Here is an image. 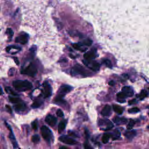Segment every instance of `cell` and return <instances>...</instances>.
<instances>
[{"label": "cell", "mask_w": 149, "mask_h": 149, "mask_svg": "<svg viewBox=\"0 0 149 149\" xmlns=\"http://www.w3.org/2000/svg\"><path fill=\"white\" fill-rule=\"evenodd\" d=\"M117 97H118V99H125V98L126 97L125 95L124 94V93L122 92L118 93Z\"/></svg>", "instance_id": "836d02e7"}, {"label": "cell", "mask_w": 149, "mask_h": 149, "mask_svg": "<svg viewBox=\"0 0 149 149\" xmlns=\"http://www.w3.org/2000/svg\"><path fill=\"white\" fill-rule=\"evenodd\" d=\"M15 110L17 111H25V109H26V106L25 104H24L23 103H17V104L15 105L14 106Z\"/></svg>", "instance_id": "2e32d148"}, {"label": "cell", "mask_w": 149, "mask_h": 149, "mask_svg": "<svg viewBox=\"0 0 149 149\" xmlns=\"http://www.w3.org/2000/svg\"><path fill=\"white\" fill-rule=\"evenodd\" d=\"M57 115L58 117H62L64 116V113L61 110H58L57 111Z\"/></svg>", "instance_id": "e575fe53"}, {"label": "cell", "mask_w": 149, "mask_h": 149, "mask_svg": "<svg viewBox=\"0 0 149 149\" xmlns=\"http://www.w3.org/2000/svg\"><path fill=\"white\" fill-rule=\"evenodd\" d=\"M92 40L89 39V38L84 40L82 42H80L81 44L83 45H86V46H90V45L92 44Z\"/></svg>", "instance_id": "d4e9b609"}, {"label": "cell", "mask_w": 149, "mask_h": 149, "mask_svg": "<svg viewBox=\"0 0 149 149\" xmlns=\"http://www.w3.org/2000/svg\"><path fill=\"white\" fill-rule=\"evenodd\" d=\"M136 103V100L135 99H133L132 100H130L129 101V105H132V104H135Z\"/></svg>", "instance_id": "8d00e7d4"}, {"label": "cell", "mask_w": 149, "mask_h": 149, "mask_svg": "<svg viewBox=\"0 0 149 149\" xmlns=\"http://www.w3.org/2000/svg\"><path fill=\"white\" fill-rule=\"evenodd\" d=\"M6 124V126L8 127V128L10 130V133H9V138H10L11 140L12 141V145L13 146V148H18V143L17 141L16 140V139H15V137L14 136V134L13 133V132L12 130V129L11 128V126L9 125L8 124Z\"/></svg>", "instance_id": "7c38bea8"}, {"label": "cell", "mask_w": 149, "mask_h": 149, "mask_svg": "<svg viewBox=\"0 0 149 149\" xmlns=\"http://www.w3.org/2000/svg\"><path fill=\"white\" fill-rule=\"evenodd\" d=\"M85 59L86 60H92L96 58V51L92 50L89 52H87L84 54L83 56Z\"/></svg>", "instance_id": "9a60e30c"}, {"label": "cell", "mask_w": 149, "mask_h": 149, "mask_svg": "<svg viewBox=\"0 0 149 149\" xmlns=\"http://www.w3.org/2000/svg\"><path fill=\"white\" fill-rule=\"evenodd\" d=\"M112 109L114 110V111L117 113L118 114L121 115L124 111V109H122L121 107H120L119 105H112Z\"/></svg>", "instance_id": "d6986e66"}, {"label": "cell", "mask_w": 149, "mask_h": 149, "mask_svg": "<svg viewBox=\"0 0 149 149\" xmlns=\"http://www.w3.org/2000/svg\"><path fill=\"white\" fill-rule=\"evenodd\" d=\"M111 113V107L109 105H106L101 111V114L104 117H108Z\"/></svg>", "instance_id": "5bb4252c"}, {"label": "cell", "mask_w": 149, "mask_h": 149, "mask_svg": "<svg viewBox=\"0 0 149 149\" xmlns=\"http://www.w3.org/2000/svg\"><path fill=\"white\" fill-rule=\"evenodd\" d=\"M120 136H121V133H120V132L118 129H116L112 134V138L114 140H117V139L119 138Z\"/></svg>", "instance_id": "44dd1931"}, {"label": "cell", "mask_w": 149, "mask_h": 149, "mask_svg": "<svg viewBox=\"0 0 149 149\" xmlns=\"http://www.w3.org/2000/svg\"><path fill=\"white\" fill-rule=\"evenodd\" d=\"M72 73L74 75H76V74H80V75H82L85 76L87 74L86 71L84 69L83 67L82 66L80 65L77 64L74 65L72 69Z\"/></svg>", "instance_id": "8992f818"}, {"label": "cell", "mask_w": 149, "mask_h": 149, "mask_svg": "<svg viewBox=\"0 0 149 149\" xmlns=\"http://www.w3.org/2000/svg\"><path fill=\"white\" fill-rule=\"evenodd\" d=\"M59 140L61 141V142L67 144V145H73L77 143L76 141L74 139L69 138L68 136H62L59 138Z\"/></svg>", "instance_id": "9c48e42d"}, {"label": "cell", "mask_w": 149, "mask_h": 149, "mask_svg": "<svg viewBox=\"0 0 149 149\" xmlns=\"http://www.w3.org/2000/svg\"><path fill=\"white\" fill-rule=\"evenodd\" d=\"M5 91L7 93H8L9 94H11L13 95V96H18L17 94L14 92L12 90V89H11L9 87H5Z\"/></svg>", "instance_id": "f1b7e54d"}, {"label": "cell", "mask_w": 149, "mask_h": 149, "mask_svg": "<svg viewBox=\"0 0 149 149\" xmlns=\"http://www.w3.org/2000/svg\"><path fill=\"white\" fill-rule=\"evenodd\" d=\"M103 62H104V63L105 64V65H106L108 68H112V65L110 60L108 59H105L103 60Z\"/></svg>", "instance_id": "4316f807"}, {"label": "cell", "mask_w": 149, "mask_h": 149, "mask_svg": "<svg viewBox=\"0 0 149 149\" xmlns=\"http://www.w3.org/2000/svg\"><path fill=\"white\" fill-rule=\"evenodd\" d=\"M66 126V123L64 121L61 122L58 125V133H61V132H63L64 131L65 128Z\"/></svg>", "instance_id": "ffe728a7"}, {"label": "cell", "mask_w": 149, "mask_h": 149, "mask_svg": "<svg viewBox=\"0 0 149 149\" xmlns=\"http://www.w3.org/2000/svg\"><path fill=\"white\" fill-rule=\"evenodd\" d=\"M99 125L100 126H105V131H109L113 128V124L112 122L108 119H100L99 121Z\"/></svg>", "instance_id": "ba28073f"}, {"label": "cell", "mask_w": 149, "mask_h": 149, "mask_svg": "<svg viewBox=\"0 0 149 149\" xmlns=\"http://www.w3.org/2000/svg\"><path fill=\"white\" fill-rule=\"evenodd\" d=\"M139 111H140V110L138 107L132 108L128 110L129 113H131V114H135V113H138Z\"/></svg>", "instance_id": "83f0119b"}, {"label": "cell", "mask_w": 149, "mask_h": 149, "mask_svg": "<svg viewBox=\"0 0 149 149\" xmlns=\"http://www.w3.org/2000/svg\"><path fill=\"white\" fill-rule=\"evenodd\" d=\"M28 35L27 34H25V33H23V34L20 35L16 38L15 42L16 43H21L22 44H25L28 42Z\"/></svg>", "instance_id": "30bf717a"}, {"label": "cell", "mask_w": 149, "mask_h": 149, "mask_svg": "<svg viewBox=\"0 0 149 149\" xmlns=\"http://www.w3.org/2000/svg\"><path fill=\"white\" fill-rule=\"evenodd\" d=\"M13 86L16 90L19 92H25L30 90L32 88L33 85L28 80H15L13 82Z\"/></svg>", "instance_id": "6da1fadb"}, {"label": "cell", "mask_w": 149, "mask_h": 149, "mask_svg": "<svg viewBox=\"0 0 149 149\" xmlns=\"http://www.w3.org/2000/svg\"><path fill=\"white\" fill-rule=\"evenodd\" d=\"M72 90V87L71 86L68 85H62L61 87L59 88L58 92V94L55 98L56 100V103L59 101L60 100H62L65 96L67 93H69Z\"/></svg>", "instance_id": "7a4b0ae2"}, {"label": "cell", "mask_w": 149, "mask_h": 149, "mask_svg": "<svg viewBox=\"0 0 149 149\" xmlns=\"http://www.w3.org/2000/svg\"><path fill=\"white\" fill-rule=\"evenodd\" d=\"M37 72V69L36 66L34 64H30L28 67H26L25 69L21 71V73L22 74H27L28 76L33 77L36 75V74Z\"/></svg>", "instance_id": "3957f363"}, {"label": "cell", "mask_w": 149, "mask_h": 149, "mask_svg": "<svg viewBox=\"0 0 149 149\" xmlns=\"http://www.w3.org/2000/svg\"><path fill=\"white\" fill-rule=\"evenodd\" d=\"M40 140V136L38 135V134H35L33 135L32 138V140L33 143H37L39 142V141Z\"/></svg>", "instance_id": "484cf974"}, {"label": "cell", "mask_w": 149, "mask_h": 149, "mask_svg": "<svg viewBox=\"0 0 149 149\" xmlns=\"http://www.w3.org/2000/svg\"><path fill=\"white\" fill-rule=\"evenodd\" d=\"M2 94H3V92H2V89L0 87V95H2Z\"/></svg>", "instance_id": "7bdbcfd3"}, {"label": "cell", "mask_w": 149, "mask_h": 149, "mask_svg": "<svg viewBox=\"0 0 149 149\" xmlns=\"http://www.w3.org/2000/svg\"><path fill=\"white\" fill-rule=\"evenodd\" d=\"M42 93L43 96H44L45 98L49 97L51 96L52 94V89L51 87L47 82L43 83V89L42 90Z\"/></svg>", "instance_id": "52a82bcc"}, {"label": "cell", "mask_w": 149, "mask_h": 149, "mask_svg": "<svg viewBox=\"0 0 149 149\" xmlns=\"http://www.w3.org/2000/svg\"><path fill=\"white\" fill-rule=\"evenodd\" d=\"M11 49H16V50H21V48L19 47L18 46H15V45H12V46H8L6 47V52H9Z\"/></svg>", "instance_id": "f546056e"}, {"label": "cell", "mask_w": 149, "mask_h": 149, "mask_svg": "<svg viewBox=\"0 0 149 149\" xmlns=\"http://www.w3.org/2000/svg\"><path fill=\"white\" fill-rule=\"evenodd\" d=\"M147 96H148V92L146 90H142L141 91L140 95H139V98H140V100H143L146 97H147Z\"/></svg>", "instance_id": "cb8c5ba5"}, {"label": "cell", "mask_w": 149, "mask_h": 149, "mask_svg": "<svg viewBox=\"0 0 149 149\" xmlns=\"http://www.w3.org/2000/svg\"><path fill=\"white\" fill-rule=\"evenodd\" d=\"M9 100L11 103H15V104H17L21 102V100L18 97H12V96H9Z\"/></svg>", "instance_id": "7402d4cb"}, {"label": "cell", "mask_w": 149, "mask_h": 149, "mask_svg": "<svg viewBox=\"0 0 149 149\" xmlns=\"http://www.w3.org/2000/svg\"><path fill=\"white\" fill-rule=\"evenodd\" d=\"M41 104H42L41 102L38 101H35L32 104V107L33 108V109H36V108H38L40 106Z\"/></svg>", "instance_id": "1f68e13d"}, {"label": "cell", "mask_w": 149, "mask_h": 149, "mask_svg": "<svg viewBox=\"0 0 149 149\" xmlns=\"http://www.w3.org/2000/svg\"><path fill=\"white\" fill-rule=\"evenodd\" d=\"M134 125V121L133 119H131V121H129L128 126H127V129H129V130H131V129L133 127Z\"/></svg>", "instance_id": "d6a6232c"}, {"label": "cell", "mask_w": 149, "mask_h": 149, "mask_svg": "<svg viewBox=\"0 0 149 149\" xmlns=\"http://www.w3.org/2000/svg\"><path fill=\"white\" fill-rule=\"evenodd\" d=\"M85 148H87V149H89V148H92V147H90V146H89V145H87V144H85Z\"/></svg>", "instance_id": "60d3db41"}, {"label": "cell", "mask_w": 149, "mask_h": 149, "mask_svg": "<svg viewBox=\"0 0 149 149\" xmlns=\"http://www.w3.org/2000/svg\"><path fill=\"white\" fill-rule=\"evenodd\" d=\"M6 34L8 35L9 38H12L13 36V32L11 28H8L6 30Z\"/></svg>", "instance_id": "4dcf8cb0"}, {"label": "cell", "mask_w": 149, "mask_h": 149, "mask_svg": "<svg viewBox=\"0 0 149 149\" xmlns=\"http://www.w3.org/2000/svg\"><path fill=\"white\" fill-rule=\"evenodd\" d=\"M122 92L124 93V94L126 97H132L133 96V91L132 89L129 86H125L122 88Z\"/></svg>", "instance_id": "4fadbf2b"}, {"label": "cell", "mask_w": 149, "mask_h": 149, "mask_svg": "<svg viewBox=\"0 0 149 149\" xmlns=\"http://www.w3.org/2000/svg\"><path fill=\"white\" fill-rule=\"evenodd\" d=\"M109 84L110 86H114L115 85V82H114V81L111 80V81L109 82Z\"/></svg>", "instance_id": "ab89813d"}, {"label": "cell", "mask_w": 149, "mask_h": 149, "mask_svg": "<svg viewBox=\"0 0 149 149\" xmlns=\"http://www.w3.org/2000/svg\"><path fill=\"white\" fill-rule=\"evenodd\" d=\"M136 132L135 131H134V130L126 131L125 133V136L126 138H128L129 139H133L134 137L136 136Z\"/></svg>", "instance_id": "ac0fdd59"}, {"label": "cell", "mask_w": 149, "mask_h": 149, "mask_svg": "<svg viewBox=\"0 0 149 149\" xmlns=\"http://www.w3.org/2000/svg\"><path fill=\"white\" fill-rule=\"evenodd\" d=\"M41 133H42L43 138L45 140L49 142L51 141V138H52V133L48 127L46 126H43L41 128Z\"/></svg>", "instance_id": "277c9868"}, {"label": "cell", "mask_w": 149, "mask_h": 149, "mask_svg": "<svg viewBox=\"0 0 149 149\" xmlns=\"http://www.w3.org/2000/svg\"><path fill=\"white\" fill-rule=\"evenodd\" d=\"M6 109L8 110L9 113H12V109L11 107L8 105H6Z\"/></svg>", "instance_id": "74e56055"}, {"label": "cell", "mask_w": 149, "mask_h": 149, "mask_svg": "<svg viewBox=\"0 0 149 149\" xmlns=\"http://www.w3.org/2000/svg\"><path fill=\"white\" fill-rule=\"evenodd\" d=\"M59 148L60 149H67L68 148V147H65V146H61V147H59Z\"/></svg>", "instance_id": "b9f144b4"}, {"label": "cell", "mask_w": 149, "mask_h": 149, "mask_svg": "<svg viewBox=\"0 0 149 149\" xmlns=\"http://www.w3.org/2000/svg\"><path fill=\"white\" fill-rule=\"evenodd\" d=\"M110 137H111L110 133H105L102 138L103 143L104 144L107 143V142L109 140V139L110 138Z\"/></svg>", "instance_id": "603a6c76"}, {"label": "cell", "mask_w": 149, "mask_h": 149, "mask_svg": "<svg viewBox=\"0 0 149 149\" xmlns=\"http://www.w3.org/2000/svg\"><path fill=\"white\" fill-rule=\"evenodd\" d=\"M113 121L117 125H123L126 123L127 119L124 118H119L116 117L113 119Z\"/></svg>", "instance_id": "e0dca14e"}, {"label": "cell", "mask_w": 149, "mask_h": 149, "mask_svg": "<svg viewBox=\"0 0 149 149\" xmlns=\"http://www.w3.org/2000/svg\"><path fill=\"white\" fill-rule=\"evenodd\" d=\"M45 122L51 126H54L57 124V119L56 117L52 115H48L45 118Z\"/></svg>", "instance_id": "8fae6325"}, {"label": "cell", "mask_w": 149, "mask_h": 149, "mask_svg": "<svg viewBox=\"0 0 149 149\" xmlns=\"http://www.w3.org/2000/svg\"><path fill=\"white\" fill-rule=\"evenodd\" d=\"M32 128L34 129V130L35 131H36L37 128H38V126H37V122H36V121H34L33 122V123L32 124Z\"/></svg>", "instance_id": "d590c367"}, {"label": "cell", "mask_w": 149, "mask_h": 149, "mask_svg": "<svg viewBox=\"0 0 149 149\" xmlns=\"http://www.w3.org/2000/svg\"><path fill=\"white\" fill-rule=\"evenodd\" d=\"M13 59H14V61H15V62L16 63V64L17 65H19V61L18 58L17 57H13Z\"/></svg>", "instance_id": "f35d334b"}, {"label": "cell", "mask_w": 149, "mask_h": 149, "mask_svg": "<svg viewBox=\"0 0 149 149\" xmlns=\"http://www.w3.org/2000/svg\"><path fill=\"white\" fill-rule=\"evenodd\" d=\"M83 64H85V65L87 66L91 70L94 71H97L99 70L100 65V64L94 61H92V60H83Z\"/></svg>", "instance_id": "5b68a950"}]
</instances>
